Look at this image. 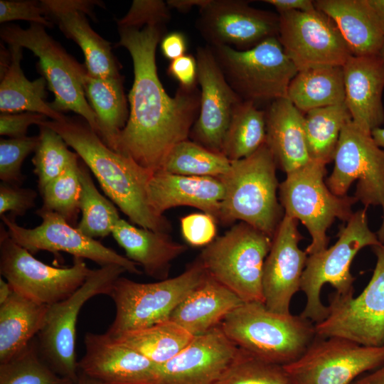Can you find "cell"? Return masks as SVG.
<instances>
[{
    "label": "cell",
    "instance_id": "cell-19",
    "mask_svg": "<svg viewBox=\"0 0 384 384\" xmlns=\"http://www.w3.org/2000/svg\"><path fill=\"white\" fill-rule=\"evenodd\" d=\"M195 57L201 100L189 137L208 149L222 153L233 114L242 100L226 81L210 46L198 47Z\"/></svg>",
    "mask_w": 384,
    "mask_h": 384
},
{
    "label": "cell",
    "instance_id": "cell-45",
    "mask_svg": "<svg viewBox=\"0 0 384 384\" xmlns=\"http://www.w3.org/2000/svg\"><path fill=\"white\" fill-rule=\"evenodd\" d=\"M215 218L206 213H195L181 219V230L185 241L191 246H207L216 238Z\"/></svg>",
    "mask_w": 384,
    "mask_h": 384
},
{
    "label": "cell",
    "instance_id": "cell-2",
    "mask_svg": "<svg viewBox=\"0 0 384 384\" xmlns=\"http://www.w3.org/2000/svg\"><path fill=\"white\" fill-rule=\"evenodd\" d=\"M41 124L59 134L93 174L105 193L134 224L169 233V221L151 208L148 188L154 173L107 146L82 117Z\"/></svg>",
    "mask_w": 384,
    "mask_h": 384
},
{
    "label": "cell",
    "instance_id": "cell-31",
    "mask_svg": "<svg viewBox=\"0 0 384 384\" xmlns=\"http://www.w3.org/2000/svg\"><path fill=\"white\" fill-rule=\"evenodd\" d=\"M49 306L14 291L0 305V363L24 349L43 327Z\"/></svg>",
    "mask_w": 384,
    "mask_h": 384
},
{
    "label": "cell",
    "instance_id": "cell-10",
    "mask_svg": "<svg viewBox=\"0 0 384 384\" xmlns=\"http://www.w3.org/2000/svg\"><path fill=\"white\" fill-rule=\"evenodd\" d=\"M210 48L231 88L242 101L256 105L287 97L289 83L298 73L277 37L245 50L228 46Z\"/></svg>",
    "mask_w": 384,
    "mask_h": 384
},
{
    "label": "cell",
    "instance_id": "cell-14",
    "mask_svg": "<svg viewBox=\"0 0 384 384\" xmlns=\"http://www.w3.org/2000/svg\"><path fill=\"white\" fill-rule=\"evenodd\" d=\"M376 256L370 280L356 297L329 296V314L315 324L320 337H339L362 346H384V244L372 247Z\"/></svg>",
    "mask_w": 384,
    "mask_h": 384
},
{
    "label": "cell",
    "instance_id": "cell-1",
    "mask_svg": "<svg viewBox=\"0 0 384 384\" xmlns=\"http://www.w3.org/2000/svg\"><path fill=\"white\" fill-rule=\"evenodd\" d=\"M164 26L117 27L119 41L116 44L125 48L132 57L134 81L129 94V118L114 151L152 173L161 169L175 145L188 139L200 109L197 86H179L171 97L159 80L156 50Z\"/></svg>",
    "mask_w": 384,
    "mask_h": 384
},
{
    "label": "cell",
    "instance_id": "cell-40",
    "mask_svg": "<svg viewBox=\"0 0 384 384\" xmlns=\"http://www.w3.org/2000/svg\"><path fill=\"white\" fill-rule=\"evenodd\" d=\"M80 158L40 191L43 210L55 213L76 227L80 212L81 183L78 174Z\"/></svg>",
    "mask_w": 384,
    "mask_h": 384
},
{
    "label": "cell",
    "instance_id": "cell-26",
    "mask_svg": "<svg viewBox=\"0 0 384 384\" xmlns=\"http://www.w3.org/2000/svg\"><path fill=\"white\" fill-rule=\"evenodd\" d=\"M265 112L266 144L277 166L287 174L309 163L304 114L287 97L272 101Z\"/></svg>",
    "mask_w": 384,
    "mask_h": 384
},
{
    "label": "cell",
    "instance_id": "cell-12",
    "mask_svg": "<svg viewBox=\"0 0 384 384\" xmlns=\"http://www.w3.org/2000/svg\"><path fill=\"white\" fill-rule=\"evenodd\" d=\"M91 272L80 257H73L69 267H55L43 263L14 241L1 223L0 273L16 293L50 306L73 294Z\"/></svg>",
    "mask_w": 384,
    "mask_h": 384
},
{
    "label": "cell",
    "instance_id": "cell-48",
    "mask_svg": "<svg viewBox=\"0 0 384 384\" xmlns=\"http://www.w3.org/2000/svg\"><path fill=\"white\" fill-rule=\"evenodd\" d=\"M47 117L36 112L1 113L0 134L9 138H20L27 136L28 127L37 126L47 121Z\"/></svg>",
    "mask_w": 384,
    "mask_h": 384
},
{
    "label": "cell",
    "instance_id": "cell-6",
    "mask_svg": "<svg viewBox=\"0 0 384 384\" xmlns=\"http://www.w3.org/2000/svg\"><path fill=\"white\" fill-rule=\"evenodd\" d=\"M206 277L198 257L178 276L156 282L141 283L119 277L108 295L114 302L115 316L105 333L116 337L169 319L176 307Z\"/></svg>",
    "mask_w": 384,
    "mask_h": 384
},
{
    "label": "cell",
    "instance_id": "cell-30",
    "mask_svg": "<svg viewBox=\"0 0 384 384\" xmlns=\"http://www.w3.org/2000/svg\"><path fill=\"white\" fill-rule=\"evenodd\" d=\"M9 65L0 70V112L18 113L31 112L46 116L51 120L62 121L66 116L51 108L46 102V80L42 76L28 80L21 67L23 48L10 44Z\"/></svg>",
    "mask_w": 384,
    "mask_h": 384
},
{
    "label": "cell",
    "instance_id": "cell-25",
    "mask_svg": "<svg viewBox=\"0 0 384 384\" xmlns=\"http://www.w3.org/2000/svg\"><path fill=\"white\" fill-rule=\"evenodd\" d=\"M224 186L218 177L189 176L158 171L150 178V206L159 215L174 207L191 206L218 220Z\"/></svg>",
    "mask_w": 384,
    "mask_h": 384
},
{
    "label": "cell",
    "instance_id": "cell-21",
    "mask_svg": "<svg viewBox=\"0 0 384 384\" xmlns=\"http://www.w3.org/2000/svg\"><path fill=\"white\" fill-rule=\"evenodd\" d=\"M79 372L106 384H158L161 366L105 334L86 333Z\"/></svg>",
    "mask_w": 384,
    "mask_h": 384
},
{
    "label": "cell",
    "instance_id": "cell-8",
    "mask_svg": "<svg viewBox=\"0 0 384 384\" xmlns=\"http://www.w3.org/2000/svg\"><path fill=\"white\" fill-rule=\"evenodd\" d=\"M1 40L8 45L17 44L31 50L39 59L38 70L46 79L54 100L49 105L56 112L72 111L87 122L99 135L96 115L83 90L87 69L79 63L46 31V27L30 23L24 29L17 25L1 27Z\"/></svg>",
    "mask_w": 384,
    "mask_h": 384
},
{
    "label": "cell",
    "instance_id": "cell-54",
    "mask_svg": "<svg viewBox=\"0 0 384 384\" xmlns=\"http://www.w3.org/2000/svg\"><path fill=\"white\" fill-rule=\"evenodd\" d=\"M14 293V289L9 283L0 278V305L4 304Z\"/></svg>",
    "mask_w": 384,
    "mask_h": 384
},
{
    "label": "cell",
    "instance_id": "cell-13",
    "mask_svg": "<svg viewBox=\"0 0 384 384\" xmlns=\"http://www.w3.org/2000/svg\"><path fill=\"white\" fill-rule=\"evenodd\" d=\"M334 166L326 180L329 189L338 196H346L357 181L354 196L367 208L380 206L383 220L376 233L384 244V150L368 133L348 122L342 129L335 149Z\"/></svg>",
    "mask_w": 384,
    "mask_h": 384
},
{
    "label": "cell",
    "instance_id": "cell-3",
    "mask_svg": "<svg viewBox=\"0 0 384 384\" xmlns=\"http://www.w3.org/2000/svg\"><path fill=\"white\" fill-rule=\"evenodd\" d=\"M238 348L264 361L285 366L300 358L316 337L315 324L299 315L243 302L220 325Z\"/></svg>",
    "mask_w": 384,
    "mask_h": 384
},
{
    "label": "cell",
    "instance_id": "cell-15",
    "mask_svg": "<svg viewBox=\"0 0 384 384\" xmlns=\"http://www.w3.org/2000/svg\"><path fill=\"white\" fill-rule=\"evenodd\" d=\"M383 363L384 346H366L316 335L300 358L284 367L292 384H351Z\"/></svg>",
    "mask_w": 384,
    "mask_h": 384
},
{
    "label": "cell",
    "instance_id": "cell-56",
    "mask_svg": "<svg viewBox=\"0 0 384 384\" xmlns=\"http://www.w3.org/2000/svg\"><path fill=\"white\" fill-rule=\"evenodd\" d=\"M375 142L384 150V128H377L371 132Z\"/></svg>",
    "mask_w": 384,
    "mask_h": 384
},
{
    "label": "cell",
    "instance_id": "cell-23",
    "mask_svg": "<svg viewBox=\"0 0 384 384\" xmlns=\"http://www.w3.org/2000/svg\"><path fill=\"white\" fill-rule=\"evenodd\" d=\"M238 350L217 326L195 336L187 347L161 365L158 384H217Z\"/></svg>",
    "mask_w": 384,
    "mask_h": 384
},
{
    "label": "cell",
    "instance_id": "cell-47",
    "mask_svg": "<svg viewBox=\"0 0 384 384\" xmlns=\"http://www.w3.org/2000/svg\"><path fill=\"white\" fill-rule=\"evenodd\" d=\"M37 192L1 182L0 184V215L9 212L11 217L23 216L35 207Z\"/></svg>",
    "mask_w": 384,
    "mask_h": 384
},
{
    "label": "cell",
    "instance_id": "cell-42",
    "mask_svg": "<svg viewBox=\"0 0 384 384\" xmlns=\"http://www.w3.org/2000/svg\"><path fill=\"white\" fill-rule=\"evenodd\" d=\"M217 384H292L284 366L260 359L239 348Z\"/></svg>",
    "mask_w": 384,
    "mask_h": 384
},
{
    "label": "cell",
    "instance_id": "cell-52",
    "mask_svg": "<svg viewBox=\"0 0 384 384\" xmlns=\"http://www.w3.org/2000/svg\"><path fill=\"white\" fill-rule=\"evenodd\" d=\"M351 384H384V363L358 377Z\"/></svg>",
    "mask_w": 384,
    "mask_h": 384
},
{
    "label": "cell",
    "instance_id": "cell-58",
    "mask_svg": "<svg viewBox=\"0 0 384 384\" xmlns=\"http://www.w3.org/2000/svg\"><path fill=\"white\" fill-rule=\"evenodd\" d=\"M379 56L384 60V41L380 50Z\"/></svg>",
    "mask_w": 384,
    "mask_h": 384
},
{
    "label": "cell",
    "instance_id": "cell-32",
    "mask_svg": "<svg viewBox=\"0 0 384 384\" xmlns=\"http://www.w3.org/2000/svg\"><path fill=\"white\" fill-rule=\"evenodd\" d=\"M85 97L95 112L100 128L99 136L114 151L117 139L129 118L123 78H100L87 71L83 79Z\"/></svg>",
    "mask_w": 384,
    "mask_h": 384
},
{
    "label": "cell",
    "instance_id": "cell-38",
    "mask_svg": "<svg viewBox=\"0 0 384 384\" xmlns=\"http://www.w3.org/2000/svg\"><path fill=\"white\" fill-rule=\"evenodd\" d=\"M230 164L222 153L186 139L173 147L159 171L189 176L220 177L228 172Z\"/></svg>",
    "mask_w": 384,
    "mask_h": 384
},
{
    "label": "cell",
    "instance_id": "cell-28",
    "mask_svg": "<svg viewBox=\"0 0 384 384\" xmlns=\"http://www.w3.org/2000/svg\"><path fill=\"white\" fill-rule=\"evenodd\" d=\"M112 235L126 257L158 281L169 278L172 261L187 250L186 245L174 241L169 233L137 227L123 219L114 226Z\"/></svg>",
    "mask_w": 384,
    "mask_h": 384
},
{
    "label": "cell",
    "instance_id": "cell-46",
    "mask_svg": "<svg viewBox=\"0 0 384 384\" xmlns=\"http://www.w3.org/2000/svg\"><path fill=\"white\" fill-rule=\"evenodd\" d=\"M23 20L52 28L53 23L48 20L41 1L1 0L0 23Z\"/></svg>",
    "mask_w": 384,
    "mask_h": 384
},
{
    "label": "cell",
    "instance_id": "cell-11",
    "mask_svg": "<svg viewBox=\"0 0 384 384\" xmlns=\"http://www.w3.org/2000/svg\"><path fill=\"white\" fill-rule=\"evenodd\" d=\"M126 270L109 265L92 270L84 284L65 299L49 306L45 324L38 336L42 358L58 375L75 383L79 369L75 355L77 321L83 305L91 298L109 295L114 282Z\"/></svg>",
    "mask_w": 384,
    "mask_h": 384
},
{
    "label": "cell",
    "instance_id": "cell-5",
    "mask_svg": "<svg viewBox=\"0 0 384 384\" xmlns=\"http://www.w3.org/2000/svg\"><path fill=\"white\" fill-rule=\"evenodd\" d=\"M366 209L353 213L346 224L340 228L334 245L308 255L300 283L306 304L300 315L315 324L329 314L328 306L322 303L320 297L322 287L329 284L337 295L353 296L355 277L350 267L355 256L365 247L381 243L377 234L369 228Z\"/></svg>",
    "mask_w": 384,
    "mask_h": 384
},
{
    "label": "cell",
    "instance_id": "cell-7",
    "mask_svg": "<svg viewBox=\"0 0 384 384\" xmlns=\"http://www.w3.org/2000/svg\"><path fill=\"white\" fill-rule=\"evenodd\" d=\"M272 238L240 222L205 247L198 258L206 273L243 302H262V271Z\"/></svg>",
    "mask_w": 384,
    "mask_h": 384
},
{
    "label": "cell",
    "instance_id": "cell-29",
    "mask_svg": "<svg viewBox=\"0 0 384 384\" xmlns=\"http://www.w3.org/2000/svg\"><path fill=\"white\" fill-rule=\"evenodd\" d=\"M242 303L235 293L207 274L204 281L176 307L169 320L196 336L219 326Z\"/></svg>",
    "mask_w": 384,
    "mask_h": 384
},
{
    "label": "cell",
    "instance_id": "cell-27",
    "mask_svg": "<svg viewBox=\"0 0 384 384\" xmlns=\"http://www.w3.org/2000/svg\"><path fill=\"white\" fill-rule=\"evenodd\" d=\"M315 7L336 23L355 56L378 55L384 41V24L368 0H316Z\"/></svg>",
    "mask_w": 384,
    "mask_h": 384
},
{
    "label": "cell",
    "instance_id": "cell-16",
    "mask_svg": "<svg viewBox=\"0 0 384 384\" xmlns=\"http://www.w3.org/2000/svg\"><path fill=\"white\" fill-rule=\"evenodd\" d=\"M277 38L298 71L342 66L352 55L334 21L315 8L279 14Z\"/></svg>",
    "mask_w": 384,
    "mask_h": 384
},
{
    "label": "cell",
    "instance_id": "cell-57",
    "mask_svg": "<svg viewBox=\"0 0 384 384\" xmlns=\"http://www.w3.org/2000/svg\"><path fill=\"white\" fill-rule=\"evenodd\" d=\"M75 384H106L95 378H92L81 372H79L78 381Z\"/></svg>",
    "mask_w": 384,
    "mask_h": 384
},
{
    "label": "cell",
    "instance_id": "cell-24",
    "mask_svg": "<svg viewBox=\"0 0 384 384\" xmlns=\"http://www.w3.org/2000/svg\"><path fill=\"white\" fill-rule=\"evenodd\" d=\"M345 105L352 122L365 132L384 123V60L378 55H351L342 65Z\"/></svg>",
    "mask_w": 384,
    "mask_h": 384
},
{
    "label": "cell",
    "instance_id": "cell-17",
    "mask_svg": "<svg viewBox=\"0 0 384 384\" xmlns=\"http://www.w3.org/2000/svg\"><path fill=\"white\" fill-rule=\"evenodd\" d=\"M36 213L42 222L33 228L18 225L16 219L9 215H0L11 239L33 255L42 250L54 253L65 252L73 257L90 260L100 267L117 265L127 272L142 274L137 263L84 235L58 214L41 208Z\"/></svg>",
    "mask_w": 384,
    "mask_h": 384
},
{
    "label": "cell",
    "instance_id": "cell-41",
    "mask_svg": "<svg viewBox=\"0 0 384 384\" xmlns=\"http://www.w3.org/2000/svg\"><path fill=\"white\" fill-rule=\"evenodd\" d=\"M39 142L32 158L39 191L80 157L69 150L63 137L53 129L40 124Z\"/></svg>",
    "mask_w": 384,
    "mask_h": 384
},
{
    "label": "cell",
    "instance_id": "cell-53",
    "mask_svg": "<svg viewBox=\"0 0 384 384\" xmlns=\"http://www.w3.org/2000/svg\"><path fill=\"white\" fill-rule=\"evenodd\" d=\"M209 0H168L166 4L170 9H176L181 12H188L193 7H203Z\"/></svg>",
    "mask_w": 384,
    "mask_h": 384
},
{
    "label": "cell",
    "instance_id": "cell-49",
    "mask_svg": "<svg viewBox=\"0 0 384 384\" xmlns=\"http://www.w3.org/2000/svg\"><path fill=\"white\" fill-rule=\"evenodd\" d=\"M168 74L176 79L180 86L192 87L197 86L198 67L196 57L185 54L170 62Z\"/></svg>",
    "mask_w": 384,
    "mask_h": 384
},
{
    "label": "cell",
    "instance_id": "cell-37",
    "mask_svg": "<svg viewBox=\"0 0 384 384\" xmlns=\"http://www.w3.org/2000/svg\"><path fill=\"white\" fill-rule=\"evenodd\" d=\"M90 171L87 165L79 160L82 217L76 227L91 238H105L112 234L114 226L121 218L114 204L99 192Z\"/></svg>",
    "mask_w": 384,
    "mask_h": 384
},
{
    "label": "cell",
    "instance_id": "cell-44",
    "mask_svg": "<svg viewBox=\"0 0 384 384\" xmlns=\"http://www.w3.org/2000/svg\"><path fill=\"white\" fill-rule=\"evenodd\" d=\"M171 18V9L161 0H134L128 12L117 19V27L142 28L149 25L165 26Z\"/></svg>",
    "mask_w": 384,
    "mask_h": 384
},
{
    "label": "cell",
    "instance_id": "cell-51",
    "mask_svg": "<svg viewBox=\"0 0 384 384\" xmlns=\"http://www.w3.org/2000/svg\"><path fill=\"white\" fill-rule=\"evenodd\" d=\"M264 2L273 6L278 14L294 11H308L314 9V1L311 0H265Z\"/></svg>",
    "mask_w": 384,
    "mask_h": 384
},
{
    "label": "cell",
    "instance_id": "cell-55",
    "mask_svg": "<svg viewBox=\"0 0 384 384\" xmlns=\"http://www.w3.org/2000/svg\"><path fill=\"white\" fill-rule=\"evenodd\" d=\"M368 1L384 24V0H368Z\"/></svg>",
    "mask_w": 384,
    "mask_h": 384
},
{
    "label": "cell",
    "instance_id": "cell-22",
    "mask_svg": "<svg viewBox=\"0 0 384 384\" xmlns=\"http://www.w3.org/2000/svg\"><path fill=\"white\" fill-rule=\"evenodd\" d=\"M45 16L56 23L62 33L81 48L87 73L96 77L121 75L120 65L113 55L110 43L90 26L86 15L94 18L95 6L103 2L93 0H41Z\"/></svg>",
    "mask_w": 384,
    "mask_h": 384
},
{
    "label": "cell",
    "instance_id": "cell-9",
    "mask_svg": "<svg viewBox=\"0 0 384 384\" xmlns=\"http://www.w3.org/2000/svg\"><path fill=\"white\" fill-rule=\"evenodd\" d=\"M326 165L311 160L287 173L279 186L284 215L301 221L311 235V243L305 250L308 255L327 248L328 228L336 219L347 222L358 201L355 196H338L329 189L324 181Z\"/></svg>",
    "mask_w": 384,
    "mask_h": 384
},
{
    "label": "cell",
    "instance_id": "cell-34",
    "mask_svg": "<svg viewBox=\"0 0 384 384\" xmlns=\"http://www.w3.org/2000/svg\"><path fill=\"white\" fill-rule=\"evenodd\" d=\"M194 337L185 329L168 319L112 338L161 366L187 347Z\"/></svg>",
    "mask_w": 384,
    "mask_h": 384
},
{
    "label": "cell",
    "instance_id": "cell-36",
    "mask_svg": "<svg viewBox=\"0 0 384 384\" xmlns=\"http://www.w3.org/2000/svg\"><path fill=\"white\" fill-rule=\"evenodd\" d=\"M265 143V112L252 102H241L233 114L222 154L230 161H237L250 156Z\"/></svg>",
    "mask_w": 384,
    "mask_h": 384
},
{
    "label": "cell",
    "instance_id": "cell-43",
    "mask_svg": "<svg viewBox=\"0 0 384 384\" xmlns=\"http://www.w3.org/2000/svg\"><path fill=\"white\" fill-rule=\"evenodd\" d=\"M38 142V135L0 139V179L3 183L21 186L25 178L21 172L23 162L35 151Z\"/></svg>",
    "mask_w": 384,
    "mask_h": 384
},
{
    "label": "cell",
    "instance_id": "cell-39",
    "mask_svg": "<svg viewBox=\"0 0 384 384\" xmlns=\"http://www.w3.org/2000/svg\"><path fill=\"white\" fill-rule=\"evenodd\" d=\"M33 341L11 359L0 363V384H75L56 373L45 362Z\"/></svg>",
    "mask_w": 384,
    "mask_h": 384
},
{
    "label": "cell",
    "instance_id": "cell-35",
    "mask_svg": "<svg viewBox=\"0 0 384 384\" xmlns=\"http://www.w3.org/2000/svg\"><path fill=\"white\" fill-rule=\"evenodd\" d=\"M351 121L345 103L320 107L304 114V130L311 160L325 164L333 160L343 127Z\"/></svg>",
    "mask_w": 384,
    "mask_h": 384
},
{
    "label": "cell",
    "instance_id": "cell-50",
    "mask_svg": "<svg viewBox=\"0 0 384 384\" xmlns=\"http://www.w3.org/2000/svg\"><path fill=\"white\" fill-rule=\"evenodd\" d=\"M161 48L164 55L171 61L185 55L187 49L186 36L179 31L169 33L161 39Z\"/></svg>",
    "mask_w": 384,
    "mask_h": 384
},
{
    "label": "cell",
    "instance_id": "cell-4",
    "mask_svg": "<svg viewBox=\"0 0 384 384\" xmlns=\"http://www.w3.org/2000/svg\"><path fill=\"white\" fill-rule=\"evenodd\" d=\"M277 166L266 143L250 156L231 161L228 172L218 177L225 193L218 222L240 220L272 238L284 215L277 196Z\"/></svg>",
    "mask_w": 384,
    "mask_h": 384
},
{
    "label": "cell",
    "instance_id": "cell-20",
    "mask_svg": "<svg viewBox=\"0 0 384 384\" xmlns=\"http://www.w3.org/2000/svg\"><path fill=\"white\" fill-rule=\"evenodd\" d=\"M298 220L284 215L272 237L262 271L265 306L274 312L290 313L293 296L300 290L308 255L299 247L302 236Z\"/></svg>",
    "mask_w": 384,
    "mask_h": 384
},
{
    "label": "cell",
    "instance_id": "cell-18",
    "mask_svg": "<svg viewBox=\"0 0 384 384\" xmlns=\"http://www.w3.org/2000/svg\"><path fill=\"white\" fill-rule=\"evenodd\" d=\"M196 27L210 47L250 49L277 37L279 14L250 6L242 0H209L199 9Z\"/></svg>",
    "mask_w": 384,
    "mask_h": 384
},
{
    "label": "cell",
    "instance_id": "cell-33",
    "mask_svg": "<svg viewBox=\"0 0 384 384\" xmlns=\"http://www.w3.org/2000/svg\"><path fill=\"white\" fill-rule=\"evenodd\" d=\"M287 97L302 112L344 103L342 66L298 71L289 83Z\"/></svg>",
    "mask_w": 384,
    "mask_h": 384
}]
</instances>
